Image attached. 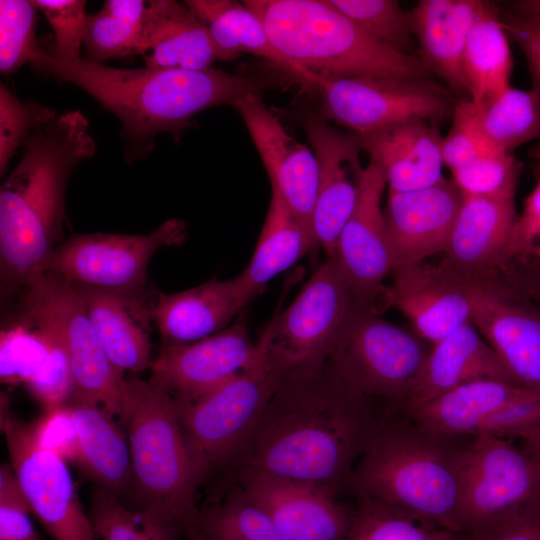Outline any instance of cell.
Here are the masks:
<instances>
[{
    "instance_id": "cell-44",
    "label": "cell",
    "mask_w": 540,
    "mask_h": 540,
    "mask_svg": "<svg viewBox=\"0 0 540 540\" xmlns=\"http://www.w3.org/2000/svg\"><path fill=\"white\" fill-rule=\"evenodd\" d=\"M57 116L55 110L35 102H22L4 84L0 85V174L18 147L31 133Z\"/></svg>"
},
{
    "instance_id": "cell-29",
    "label": "cell",
    "mask_w": 540,
    "mask_h": 540,
    "mask_svg": "<svg viewBox=\"0 0 540 540\" xmlns=\"http://www.w3.org/2000/svg\"><path fill=\"white\" fill-rule=\"evenodd\" d=\"M479 379L515 383L498 355L470 322L431 345L404 413L461 384Z\"/></svg>"
},
{
    "instance_id": "cell-28",
    "label": "cell",
    "mask_w": 540,
    "mask_h": 540,
    "mask_svg": "<svg viewBox=\"0 0 540 540\" xmlns=\"http://www.w3.org/2000/svg\"><path fill=\"white\" fill-rule=\"evenodd\" d=\"M111 362L123 373L150 369V306L142 296L72 283Z\"/></svg>"
},
{
    "instance_id": "cell-17",
    "label": "cell",
    "mask_w": 540,
    "mask_h": 540,
    "mask_svg": "<svg viewBox=\"0 0 540 540\" xmlns=\"http://www.w3.org/2000/svg\"><path fill=\"white\" fill-rule=\"evenodd\" d=\"M300 124L318 163V191L313 214V234L328 258L356 205L365 167L359 135L343 133L319 114L305 111Z\"/></svg>"
},
{
    "instance_id": "cell-16",
    "label": "cell",
    "mask_w": 540,
    "mask_h": 540,
    "mask_svg": "<svg viewBox=\"0 0 540 540\" xmlns=\"http://www.w3.org/2000/svg\"><path fill=\"white\" fill-rule=\"evenodd\" d=\"M262 355L244 318L191 343L162 344L150 380L178 402H190L251 368Z\"/></svg>"
},
{
    "instance_id": "cell-43",
    "label": "cell",
    "mask_w": 540,
    "mask_h": 540,
    "mask_svg": "<svg viewBox=\"0 0 540 540\" xmlns=\"http://www.w3.org/2000/svg\"><path fill=\"white\" fill-rule=\"evenodd\" d=\"M495 153L501 152L484 135L478 107L468 98L456 100L452 124L442 142L444 165L451 171L479 157Z\"/></svg>"
},
{
    "instance_id": "cell-48",
    "label": "cell",
    "mask_w": 540,
    "mask_h": 540,
    "mask_svg": "<svg viewBox=\"0 0 540 540\" xmlns=\"http://www.w3.org/2000/svg\"><path fill=\"white\" fill-rule=\"evenodd\" d=\"M32 510L11 465L0 467V540H39Z\"/></svg>"
},
{
    "instance_id": "cell-47",
    "label": "cell",
    "mask_w": 540,
    "mask_h": 540,
    "mask_svg": "<svg viewBox=\"0 0 540 540\" xmlns=\"http://www.w3.org/2000/svg\"><path fill=\"white\" fill-rule=\"evenodd\" d=\"M140 29L117 20L101 9L88 14L84 45L88 59L97 63L137 54Z\"/></svg>"
},
{
    "instance_id": "cell-19",
    "label": "cell",
    "mask_w": 540,
    "mask_h": 540,
    "mask_svg": "<svg viewBox=\"0 0 540 540\" xmlns=\"http://www.w3.org/2000/svg\"><path fill=\"white\" fill-rule=\"evenodd\" d=\"M236 477L243 496L293 540H347L356 511L338 502L335 491L259 472Z\"/></svg>"
},
{
    "instance_id": "cell-55",
    "label": "cell",
    "mask_w": 540,
    "mask_h": 540,
    "mask_svg": "<svg viewBox=\"0 0 540 540\" xmlns=\"http://www.w3.org/2000/svg\"><path fill=\"white\" fill-rule=\"evenodd\" d=\"M514 10L540 18V0H522L513 4Z\"/></svg>"
},
{
    "instance_id": "cell-42",
    "label": "cell",
    "mask_w": 540,
    "mask_h": 540,
    "mask_svg": "<svg viewBox=\"0 0 540 540\" xmlns=\"http://www.w3.org/2000/svg\"><path fill=\"white\" fill-rule=\"evenodd\" d=\"M521 170L513 154L495 153L451 170V180L463 195L514 199Z\"/></svg>"
},
{
    "instance_id": "cell-53",
    "label": "cell",
    "mask_w": 540,
    "mask_h": 540,
    "mask_svg": "<svg viewBox=\"0 0 540 540\" xmlns=\"http://www.w3.org/2000/svg\"><path fill=\"white\" fill-rule=\"evenodd\" d=\"M147 2L143 0H107L102 9L111 16L141 30Z\"/></svg>"
},
{
    "instance_id": "cell-8",
    "label": "cell",
    "mask_w": 540,
    "mask_h": 540,
    "mask_svg": "<svg viewBox=\"0 0 540 540\" xmlns=\"http://www.w3.org/2000/svg\"><path fill=\"white\" fill-rule=\"evenodd\" d=\"M20 295V312L46 328L65 350L77 395L120 419L125 373L111 362L74 285L46 271Z\"/></svg>"
},
{
    "instance_id": "cell-52",
    "label": "cell",
    "mask_w": 540,
    "mask_h": 540,
    "mask_svg": "<svg viewBox=\"0 0 540 540\" xmlns=\"http://www.w3.org/2000/svg\"><path fill=\"white\" fill-rule=\"evenodd\" d=\"M496 277L540 306V264L510 265L498 269Z\"/></svg>"
},
{
    "instance_id": "cell-25",
    "label": "cell",
    "mask_w": 540,
    "mask_h": 540,
    "mask_svg": "<svg viewBox=\"0 0 540 540\" xmlns=\"http://www.w3.org/2000/svg\"><path fill=\"white\" fill-rule=\"evenodd\" d=\"M359 137L389 190L422 189L444 178L443 137L434 122L407 120Z\"/></svg>"
},
{
    "instance_id": "cell-1",
    "label": "cell",
    "mask_w": 540,
    "mask_h": 540,
    "mask_svg": "<svg viewBox=\"0 0 540 540\" xmlns=\"http://www.w3.org/2000/svg\"><path fill=\"white\" fill-rule=\"evenodd\" d=\"M387 415L349 389L326 360L281 379L231 469L337 493Z\"/></svg>"
},
{
    "instance_id": "cell-32",
    "label": "cell",
    "mask_w": 540,
    "mask_h": 540,
    "mask_svg": "<svg viewBox=\"0 0 540 540\" xmlns=\"http://www.w3.org/2000/svg\"><path fill=\"white\" fill-rule=\"evenodd\" d=\"M317 246L312 230L272 189L271 200L255 250L239 274L254 297L279 273L289 269Z\"/></svg>"
},
{
    "instance_id": "cell-35",
    "label": "cell",
    "mask_w": 540,
    "mask_h": 540,
    "mask_svg": "<svg viewBox=\"0 0 540 540\" xmlns=\"http://www.w3.org/2000/svg\"><path fill=\"white\" fill-rule=\"evenodd\" d=\"M478 110L481 129L497 151L512 154L531 140L540 141V98L534 91L510 85Z\"/></svg>"
},
{
    "instance_id": "cell-39",
    "label": "cell",
    "mask_w": 540,
    "mask_h": 540,
    "mask_svg": "<svg viewBox=\"0 0 540 540\" xmlns=\"http://www.w3.org/2000/svg\"><path fill=\"white\" fill-rule=\"evenodd\" d=\"M358 508L347 540H462V535L374 500L357 497Z\"/></svg>"
},
{
    "instance_id": "cell-22",
    "label": "cell",
    "mask_w": 540,
    "mask_h": 540,
    "mask_svg": "<svg viewBox=\"0 0 540 540\" xmlns=\"http://www.w3.org/2000/svg\"><path fill=\"white\" fill-rule=\"evenodd\" d=\"M462 199L446 178L422 189L388 190L383 213L394 267L443 253Z\"/></svg>"
},
{
    "instance_id": "cell-3",
    "label": "cell",
    "mask_w": 540,
    "mask_h": 540,
    "mask_svg": "<svg viewBox=\"0 0 540 540\" xmlns=\"http://www.w3.org/2000/svg\"><path fill=\"white\" fill-rule=\"evenodd\" d=\"M92 96L122 125L133 144L149 147L161 133H178L197 113L260 94L274 81L263 75L201 70L115 68L89 59L65 62L41 50L32 63Z\"/></svg>"
},
{
    "instance_id": "cell-30",
    "label": "cell",
    "mask_w": 540,
    "mask_h": 540,
    "mask_svg": "<svg viewBox=\"0 0 540 540\" xmlns=\"http://www.w3.org/2000/svg\"><path fill=\"white\" fill-rule=\"evenodd\" d=\"M533 392L536 391L505 380L479 379L461 384L405 415L430 432L469 437L488 417Z\"/></svg>"
},
{
    "instance_id": "cell-31",
    "label": "cell",
    "mask_w": 540,
    "mask_h": 540,
    "mask_svg": "<svg viewBox=\"0 0 540 540\" xmlns=\"http://www.w3.org/2000/svg\"><path fill=\"white\" fill-rule=\"evenodd\" d=\"M79 442L77 465L97 484L116 495L133 487L132 464L126 432L100 404L71 395Z\"/></svg>"
},
{
    "instance_id": "cell-5",
    "label": "cell",
    "mask_w": 540,
    "mask_h": 540,
    "mask_svg": "<svg viewBox=\"0 0 540 540\" xmlns=\"http://www.w3.org/2000/svg\"><path fill=\"white\" fill-rule=\"evenodd\" d=\"M275 50L301 75L326 79L379 77L431 81L418 58L371 36L329 0H245Z\"/></svg>"
},
{
    "instance_id": "cell-6",
    "label": "cell",
    "mask_w": 540,
    "mask_h": 540,
    "mask_svg": "<svg viewBox=\"0 0 540 540\" xmlns=\"http://www.w3.org/2000/svg\"><path fill=\"white\" fill-rule=\"evenodd\" d=\"M120 422L139 508L185 531L197 526L196 493L209 470L182 426L175 398L150 379L128 374Z\"/></svg>"
},
{
    "instance_id": "cell-45",
    "label": "cell",
    "mask_w": 540,
    "mask_h": 540,
    "mask_svg": "<svg viewBox=\"0 0 540 540\" xmlns=\"http://www.w3.org/2000/svg\"><path fill=\"white\" fill-rule=\"evenodd\" d=\"M51 25L55 45L51 53L56 59L72 62L81 59L87 14L83 0H32Z\"/></svg>"
},
{
    "instance_id": "cell-14",
    "label": "cell",
    "mask_w": 540,
    "mask_h": 540,
    "mask_svg": "<svg viewBox=\"0 0 540 540\" xmlns=\"http://www.w3.org/2000/svg\"><path fill=\"white\" fill-rule=\"evenodd\" d=\"M10 465L32 513L54 540H94L66 461L41 447L31 426L2 414Z\"/></svg>"
},
{
    "instance_id": "cell-7",
    "label": "cell",
    "mask_w": 540,
    "mask_h": 540,
    "mask_svg": "<svg viewBox=\"0 0 540 540\" xmlns=\"http://www.w3.org/2000/svg\"><path fill=\"white\" fill-rule=\"evenodd\" d=\"M430 349L431 344L412 329L357 302L327 361L354 393L383 410L381 403L391 413L404 414Z\"/></svg>"
},
{
    "instance_id": "cell-54",
    "label": "cell",
    "mask_w": 540,
    "mask_h": 540,
    "mask_svg": "<svg viewBox=\"0 0 540 540\" xmlns=\"http://www.w3.org/2000/svg\"><path fill=\"white\" fill-rule=\"evenodd\" d=\"M522 446L529 452L540 470V426L526 431L518 437Z\"/></svg>"
},
{
    "instance_id": "cell-10",
    "label": "cell",
    "mask_w": 540,
    "mask_h": 540,
    "mask_svg": "<svg viewBox=\"0 0 540 540\" xmlns=\"http://www.w3.org/2000/svg\"><path fill=\"white\" fill-rule=\"evenodd\" d=\"M460 534L471 535L540 505V470L510 438L471 436L458 456Z\"/></svg>"
},
{
    "instance_id": "cell-21",
    "label": "cell",
    "mask_w": 540,
    "mask_h": 540,
    "mask_svg": "<svg viewBox=\"0 0 540 540\" xmlns=\"http://www.w3.org/2000/svg\"><path fill=\"white\" fill-rule=\"evenodd\" d=\"M233 108L242 117L276 190L312 232L318 191V163L309 147L289 134L260 94L239 99Z\"/></svg>"
},
{
    "instance_id": "cell-46",
    "label": "cell",
    "mask_w": 540,
    "mask_h": 540,
    "mask_svg": "<svg viewBox=\"0 0 540 540\" xmlns=\"http://www.w3.org/2000/svg\"><path fill=\"white\" fill-rule=\"evenodd\" d=\"M534 164L535 185L517 217L495 272L510 265L540 264V158Z\"/></svg>"
},
{
    "instance_id": "cell-51",
    "label": "cell",
    "mask_w": 540,
    "mask_h": 540,
    "mask_svg": "<svg viewBox=\"0 0 540 540\" xmlns=\"http://www.w3.org/2000/svg\"><path fill=\"white\" fill-rule=\"evenodd\" d=\"M462 540H540V505Z\"/></svg>"
},
{
    "instance_id": "cell-23",
    "label": "cell",
    "mask_w": 540,
    "mask_h": 540,
    "mask_svg": "<svg viewBox=\"0 0 540 540\" xmlns=\"http://www.w3.org/2000/svg\"><path fill=\"white\" fill-rule=\"evenodd\" d=\"M517 217L514 199L463 195L439 266L463 282L489 278Z\"/></svg>"
},
{
    "instance_id": "cell-38",
    "label": "cell",
    "mask_w": 540,
    "mask_h": 540,
    "mask_svg": "<svg viewBox=\"0 0 540 540\" xmlns=\"http://www.w3.org/2000/svg\"><path fill=\"white\" fill-rule=\"evenodd\" d=\"M197 527L208 540H293L238 488L199 511Z\"/></svg>"
},
{
    "instance_id": "cell-40",
    "label": "cell",
    "mask_w": 540,
    "mask_h": 540,
    "mask_svg": "<svg viewBox=\"0 0 540 540\" xmlns=\"http://www.w3.org/2000/svg\"><path fill=\"white\" fill-rule=\"evenodd\" d=\"M371 36L409 55L415 49L409 11L394 0H329Z\"/></svg>"
},
{
    "instance_id": "cell-20",
    "label": "cell",
    "mask_w": 540,
    "mask_h": 540,
    "mask_svg": "<svg viewBox=\"0 0 540 540\" xmlns=\"http://www.w3.org/2000/svg\"><path fill=\"white\" fill-rule=\"evenodd\" d=\"M386 185L381 171L369 162L356 205L338 237L332 257L356 300L374 308L383 280L394 267L381 206Z\"/></svg>"
},
{
    "instance_id": "cell-41",
    "label": "cell",
    "mask_w": 540,
    "mask_h": 540,
    "mask_svg": "<svg viewBox=\"0 0 540 540\" xmlns=\"http://www.w3.org/2000/svg\"><path fill=\"white\" fill-rule=\"evenodd\" d=\"M38 9L27 0L0 1V71L10 75L33 63L42 50L36 38Z\"/></svg>"
},
{
    "instance_id": "cell-13",
    "label": "cell",
    "mask_w": 540,
    "mask_h": 540,
    "mask_svg": "<svg viewBox=\"0 0 540 540\" xmlns=\"http://www.w3.org/2000/svg\"><path fill=\"white\" fill-rule=\"evenodd\" d=\"M186 224L162 222L148 234H73L53 253L48 272L65 280L129 296H141L153 255L163 247L183 244Z\"/></svg>"
},
{
    "instance_id": "cell-49",
    "label": "cell",
    "mask_w": 540,
    "mask_h": 540,
    "mask_svg": "<svg viewBox=\"0 0 540 540\" xmlns=\"http://www.w3.org/2000/svg\"><path fill=\"white\" fill-rule=\"evenodd\" d=\"M37 443L66 462L77 464L79 442L76 425L67 404L45 410L31 426Z\"/></svg>"
},
{
    "instance_id": "cell-37",
    "label": "cell",
    "mask_w": 540,
    "mask_h": 540,
    "mask_svg": "<svg viewBox=\"0 0 540 540\" xmlns=\"http://www.w3.org/2000/svg\"><path fill=\"white\" fill-rule=\"evenodd\" d=\"M88 516L94 540H177L180 526L138 508H128L118 496L96 486Z\"/></svg>"
},
{
    "instance_id": "cell-15",
    "label": "cell",
    "mask_w": 540,
    "mask_h": 540,
    "mask_svg": "<svg viewBox=\"0 0 540 540\" xmlns=\"http://www.w3.org/2000/svg\"><path fill=\"white\" fill-rule=\"evenodd\" d=\"M464 283L473 325L513 381L540 392V306L497 277Z\"/></svg>"
},
{
    "instance_id": "cell-50",
    "label": "cell",
    "mask_w": 540,
    "mask_h": 540,
    "mask_svg": "<svg viewBox=\"0 0 540 540\" xmlns=\"http://www.w3.org/2000/svg\"><path fill=\"white\" fill-rule=\"evenodd\" d=\"M501 24L521 48L531 74V90L540 98V18L514 10L501 16ZM533 150H540V141Z\"/></svg>"
},
{
    "instance_id": "cell-26",
    "label": "cell",
    "mask_w": 540,
    "mask_h": 540,
    "mask_svg": "<svg viewBox=\"0 0 540 540\" xmlns=\"http://www.w3.org/2000/svg\"><path fill=\"white\" fill-rule=\"evenodd\" d=\"M137 54L145 67L201 70L224 58L206 27L174 0H151L140 30Z\"/></svg>"
},
{
    "instance_id": "cell-12",
    "label": "cell",
    "mask_w": 540,
    "mask_h": 540,
    "mask_svg": "<svg viewBox=\"0 0 540 540\" xmlns=\"http://www.w3.org/2000/svg\"><path fill=\"white\" fill-rule=\"evenodd\" d=\"M308 88L319 95L324 120L359 136L407 120L435 123L452 116L455 104L448 91L431 81L312 75Z\"/></svg>"
},
{
    "instance_id": "cell-9",
    "label": "cell",
    "mask_w": 540,
    "mask_h": 540,
    "mask_svg": "<svg viewBox=\"0 0 540 540\" xmlns=\"http://www.w3.org/2000/svg\"><path fill=\"white\" fill-rule=\"evenodd\" d=\"M357 302L337 263L328 258L266 325L257 341L261 354L283 376L323 364Z\"/></svg>"
},
{
    "instance_id": "cell-34",
    "label": "cell",
    "mask_w": 540,
    "mask_h": 540,
    "mask_svg": "<svg viewBox=\"0 0 540 540\" xmlns=\"http://www.w3.org/2000/svg\"><path fill=\"white\" fill-rule=\"evenodd\" d=\"M184 3L206 27L224 61L243 53L252 54L301 83L299 71L275 50L261 20L244 2L186 0Z\"/></svg>"
},
{
    "instance_id": "cell-24",
    "label": "cell",
    "mask_w": 540,
    "mask_h": 540,
    "mask_svg": "<svg viewBox=\"0 0 540 540\" xmlns=\"http://www.w3.org/2000/svg\"><path fill=\"white\" fill-rule=\"evenodd\" d=\"M252 298L240 275L212 278L176 293L156 291L150 318L162 344L191 343L227 328Z\"/></svg>"
},
{
    "instance_id": "cell-36",
    "label": "cell",
    "mask_w": 540,
    "mask_h": 540,
    "mask_svg": "<svg viewBox=\"0 0 540 540\" xmlns=\"http://www.w3.org/2000/svg\"><path fill=\"white\" fill-rule=\"evenodd\" d=\"M57 346L46 328L19 312L0 333L1 383L26 387L44 372Z\"/></svg>"
},
{
    "instance_id": "cell-27",
    "label": "cell",
    "mask_w": 540,
    "mask_h": 540,
    "mask_svg": "<svg viewBox=\"0 0 540 540\" xmlns=\"http://www.w3.org/2000/svg\"><path fill=\"white\" fill-rule=\"evenodd\" d=\"M484 3L481 0H421L409 11L418 42V58L463 98H468L463 74L464 49Z\"/></svg>"
},
{
    "instance_id": "cell-18",
    "label": "cell",
    "mask_w": 540,
    "mask_h": 540,
    "mask_svg": "<svg viewBox=\"0 0 540 540\" xmlns=\"http://www.w3.org/2000/svg\"><path fill=\"white\" fill-rule=\"evenodd\" d=\"M391 274L392 283L380 288L375 309L400 311L429 344L472 322L467 285L439 265L413 262L394 267Z\"/></svg>"
},
{
    "instance_id": "cell-33",
    "label": "cell",
    "mask_w": 540,
    "mask_h": 540,
    "mask_svg": "<svg viewBox=\"0 0 540 540\" xmlns=\"http://www.w3.org/2000/svg\"><path fill=\"white\" fill-rule=\"evenodd\" d=\"M513 60L500 10L485 1L469 33L463 74L468 98L478 107L493 101L510 84Z\"/></svg>"
},
{
    "instance_id": "cell-2",
    "label": "cell",
    "mask_w": 540,
    "mask_h": 540,
    "mask_svg": "<svg viewBox=\"0 0 540 540\" xmlns=\"http://www.w3.org/2000/svg\"><path fill=\"white\" fill-rule=\"evenodd\" d=\"M23 145L21 160L0 189L1 293L8 298L47 271L63 234L69 179L97 147L78 110L36 128Z\"/></svg>"
},
{
    "instance_id": "cell-4",
    "label": "cell",
    "mask_w": 540,
    "mask_h": 540,
    "mask_svg": "<svg viewBox=\"0 0 540 540\" xmlns=\"http://www.w3.org/2000/svg\"><path fill=\"white\" fill-rule=\"evenodd\" d=\"M469 437L436 434L405 414H388L346 487L357 497L460 534L458 456Z\"/></svg>"
},
{
    "instance_id": "cell-11",
    "label": "cell",
    "mask_w": 540,
    "mask_h": 540,
    "mask_svg": "<svg viewBox=\"0 0 540 540\" xmlns=\"http://www.w3.org/2000/svg\"><path fill=\"white\" fill-rule=\"evenodd\" d=\"M283 377L262 355L254 366L198 399L176 401L182 426L209 474L233 467Z\"/></svg>"
},
{
    "instance_id": "cell-56",
    "label": "cell",
    "mask_w": 540,
    "mask_h": 540,
    "mask_svg": "<svg viewBox=\"0 0 540 540\" xmlns=\"http://www.w3.org/2000/svg\"><path fill=\"white\" fill-rule=\"evenodd\" d=\"M187 540H208L197 526L186 531Z\"/></svg>"
}]
</instances>
